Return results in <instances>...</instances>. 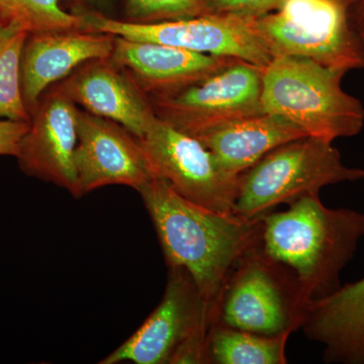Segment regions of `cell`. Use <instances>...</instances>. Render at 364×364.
<instances>
[{
	"label": "cell",
	"instance_id": "6da1fadb",
	"mask_svg": "<svg viewBox=\"0 0 364 364\" xmlns=\"http://www.w3.org/2000/svg\"><path fill=\"white\" fill-rule=\"evenodd\" d=\"M167 267L184 268L208 304L213 326L227 280L249 250L261 243V219L222 214L189 202L162 178L139 189Z\"/></svg>",
	"mask_w": 364,
	"mask_h": 364
},
{
	"label": "cell",
	"instance_id": "7a4b0ae2",
	"mask_svg": "<svg viewBox=\"0 0 364 364\" xmlns=\"http://www.w3.org/2000/svg\"><path fill=\"white\" fill-rule=\"evenodd\" d=\"M260 219L263 250L294 273L306 305L342 286V270L364 237V213L327 208L309 196Z\"/></svg>",
	"mask_w": 364,
	"mask_h": 364
},
{
	"label": "cell",
	"instance_id": "3957f363",
	"mask_svg": "<svg viewBox=\"0 0 364 364\" xmlns=\"http://www.w3.org/2000/svg\"><path fill=\"white\" fill-rule=\"evenodd\" d=\"M347 72L306 57H275L263 73V111L287 117L309 136L328 142L358 135L364 107L342 88Z\"/></svg>",
	"mask_w": 364,
	"mask_h": 364
},
{
	"label": "cell",
	"instance_id": "277c9868",
	"mask_svg": "<svg viewBox=\"0 0 364 364\" xmlns=\"http://www.w3.org/2000/svg\"><path fill=\"white\" fill-rule=\"evenodd\" d=\"M364 179V169L348 167L333 143L305 136L280 145L239 177L234 213L260 219L280 205L318 196L325 186Z\"/></svg>",
	"mask_w": 364,
	"mask_h": 364
},
{
	"label": "cell",
	"instance_id": "5b68a950",
	"mask_svg": "<svg viewBox=\"0 0 364 364\" xmlns=\"http://www.w3.org/2000/svg\"><path fill=\"white\" fill-rule=\"evenodd\" d=\"M356 4L358 0H284L253 25L274 58L294 55L332 68L364 69Z\"/></svg>",
	"mask_w": 364,
	"mask_h": 364
},
{
	"label": "cell",
	"instance_id": "8992f818",
	"mask_svg": "<svg viewBox=\"0 0 364 364\" xmlns=\"http://www.w3.org/2000/svg\"><path fill=\"white\" fill-rule=\"evenodd\" d=\"M306 308L294 273L269 257L260 243L227 280L217 324L275 336L301 329Z\"/></svg>",
	"mask_w": 364,
	"mask_h": 364
},
{
	"label": "cell",
	"instance_id": "52a82bcc",
	"mask_svg": "<svg viewBox=\"0 0 364 364\" xmlns=\"http://www.w3.org/2000/svg\"><path fill=\"white\" fill-rule=\"evenodd\" d=\"M264 69L234 58L195 85L149 97L153 111L163 123L193 138L230 122L265 114Z\"/></svg>",
	"mask_w": 364,
	"mask_h": 364
},
{
	"label": "cell",
	"instance_id": "ba28073f",
	"mask_svg": "<svg viewBox=\"0 0 364 364\" xmlns=\"http://www.w3.org/2000/svg\"><path fill=\"white\" fill-rule=\"evenodd\" d=\"M80 14L81 30L126 39L147 41L213 56L245 60L267 68L274 55L255 30L253 21L233 16H200L184 20L138 23L116 20L97 11Z\"/></svg>",
	"mask_w": 364,
	"mask_h": 364
},
{
	"label": "cell",
	"instance_id": "9c48e42d",
	"mask_svg": "<svg viewBox=\"0 0 364 364\" xmlns=\"http://www.w3.org/2000/svg\"><path fill=\"white\" fill-rule=\"evenodd\" d=\"M138 139L153 176L164 179L189 202L222 214H235L239 177L193 138L158 119Z\"/></svg>",
	"mask_w": 364,
	"mask_h": 364
},
{
	"label": "cell",
	"instance_id": "30bf717a",
	"mask_svg": "<svg viewBox=\"0 0 364 364\" xmlns=\"http://www.w3.org/2000/svg\"><path fill=\"white\" fill-rule=\"evenodd\" d=\"M168 268L161 303L130 338L98 363L170 364L181 347L208 341L213 327L208 304L184 268Z\"/></svg>",
	"mask_w": 364,
	"mask_h": 364
},
{
	"label": "cell",
	"instance_id": "8fae6325",
	"mask_svg": "<svg viewBox=\"0 0 364 364\" xmlns=\"http://www.w3.org/2000/svg\"><path fill=\"white\" fill-rule=\"evenodd\" d=\"M76 198L107 186L139 191L154 178L138 139L122 124L78 111L75 154Z\"/></svg>",
	"mask_w": 364,
	"mask_h": 364
},
{
	"label": "cell",
	"instance_id": "7c38bea8",
	"mask_svg": "<svg viewBox=\"0 0 364 364\" xmlns=\"http://www.w3.org/2000/svg\"><path fill=\"white\" fill-rule=\"evenodd\" d=\"M78 111L77 105L52 86L31 114L16 156L26 174L65 188L74 198Z\"/></svg>",
	"mask_w": 364,
	"mask_h": 364
},
{
	"label": "cell",
	"instance_id": "4fadbf2b",
	"mask_svg": "<svg viewBox=\"0 0 364 364\" xmlns=\"http://www.w3.org/2000/svg\"><path fill=\"white\" fill-rule=\"evenodd\" d=\"M53 86L83 111L122 124L136 138L157 119L149 97L111 57L86 62Z\"/></svg>",
	"mask_w": 364,
	"mask_h": 364
},
{
	"label": "cell",
	"instance_id": "5bb4252c",
	"mask_svg": "<svg viewBox=\"0 0 364 364\" xmlns=\"http://www.w3.org/2000/svg\"><path fill=\"white\" fill-rule=\"evenodd\" d=\"M114 36L85 31L32 33L21 58V92L30 114L50 86L63 80L79 66L109 58Z\"/></svg>",
	"mask_w": 364,
	"mask_h": 364
},
{
	"label": "cell",
	"instance_id": "9a60e30c",
	"mask_svg": "<svg viewBox=\"0 0 364 364\" xmlns=\"http://www.w3.org/2000/svg\"><path fill=\"white\" fill-rule=\"evenodd\" d=\"M111 58L131 74L148 97L195 85L234 59L123 37H114Z\"/></svg>",
	"mask_w": 364,
	"mask_h": 364
},
{
	"label": "cell",
	"instance_id": "2e32d148",
	"mask_svg": "<svg viewBox=\"0 0 364 364\" xmlns=\"http://www.w3.org/2000/svg\"><path fill=\"white\" fill-rule=\"evenodd\" d=\"M301 330L324 346V363L364 364V277L312 301Z\"/></svg>",
	"mask_w": 364,
	"mask_h": 364
},
{
	"label": "cell",
	"instance_id": "e0dca14e",
	"mask_svg": "<svg viewBox=\"0 0 364 364\" xmlns=\"http://www.w3.org/2000/svg\"><path fill=\"white\" fill-rule=\"evenodd\" d=\"M308 136L279 114H262L230 122L198 136L230 173L240 176L280 145Z\"/></svg>",
	"mask_w": 364,
	"mask_h": 364
},
{
	"label": "cell",
	"instance_id": "ac0fdd59",
	"mask_svg": "<svg viewBox=\"0 0 364 364\" xmlns=\"http://www.w3.org/2000/svg\"><path fill=\"white\" fill-rule=\"evenodd\" d=\"M291 334L265 336L220 324L213 326L208 336V363L287 364V343Z\"/></svg>",
	"mask_w": 364,
	"mask_h": 364
},
{
	"label": "cell",
	"instance_id": "d6986e66",
	"mask_svg": "<svg viewBox=\"0 0 364 364\" xmlns=\"http://www.w3.org/2000/svg\"><path fill=\"white\" fill-rule=\"evenodd\" d=\"M30 33L0 23V117L30 123L21 92V58Z\"/></svg>",
	"mask_w": 364,
	"mask_h": 364
},
{
	"label": "cell",
	"instance_id": "ffe728a7",
	"mask_svg": "<svg viewBox=\"0 0 364 364\" xmlns=\"http://www.w3.org/2000/svg\"><path fill=\"white\" fill-rule=\"evenodd\" d=\"M0 23L32 33L81 30L78 13H67L59 0H0Z\"/></svg>",
	"mask_w": 364,
	"mask_h": 364
},
{
	"label": "cell",
	"instance_id": "44dd1931",
	"mask_svg": "<svg viewBox=\"0 0 364 364\" xmlns=\"http://www.w3.org/2000/svg\"><path fill=\"white\" fill-rule=\"evenodd\" d=\"M127 20L152 23L200 16V0H126Z\"/></svg>",
	"mask_w": 364,
	"mask_h": 364
},
{
	"label": "cell",
	"instance_id": "7402d4cb",
	"mask_svg": "<svg viewBox=\"0 0 364 364\" xmlns=\"http://www.w3.org/2000/svg\"><path fill=\"white\" fill-rule=\"evenodd\" d=\"M284 0H200V16H233L254 21L274 13Z\"/></svg>",
	"mask_w": 364,
	"mask_h": 364
},
{
	"label": "cell",
	"instance_id": "603a6c76",
	"mask_svg": "<svg viewBox=\"0 0 364 364\" xmlns=\"http://www.w3.org/2000/svg\"><path fill=\"white\" fill-rule=\"evenodd\" d=\"M28 129L26 122L0 121V156H18L23 136Z\"/></svg>",
	"mask_w": 364,
	"mask_h": 364
},
{
	"label": "cell",
	"instance_id": "cb8c5ba5",
	"mask_svg": "<svg viewBox=\"0 0 364 364\" xmlns=\"http://www.w3.org/2000/svg\"><path fill=\"white\" fill-rule=\"evenodd\" d=\"M75 7V11H97L109 4V0H70Z\"/></svg>",
	"mask_w": 364,
	"mask_h": 364
},
{
	"label": "cell",
	"instance_id": "d4e9b609",
	"mask_svg": "<svg viewBox=\"0 0 364 364\" xmlns=\"http://www.w3.org/2000/svg\"><path fill=\"white\" fill-rule=\"evenodd\" d=\"M356 21H358L359 33L364 42V0H358L356 4Z\"/></svg>",
	"mask_w": 364,
	"mask_h": 364
}]
</instances>
